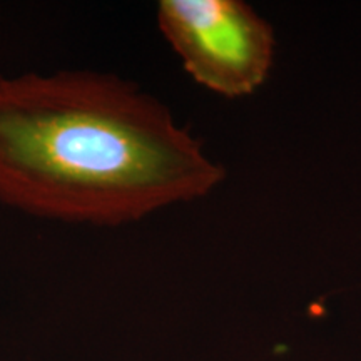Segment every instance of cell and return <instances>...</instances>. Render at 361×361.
<instances>
[{
    "instance_id": "1",
    "label": "cell",
    "mask_w": 361,
    "mask_h": 361,
    "mask_svg": "<svg viewBox=\"0 0 361 361\" xmlns=\"http://www.w3.org/2000/svg\"><path fill=\"white\" fill-rule=\"evenodd\" d=\"M224 178L151 94L99 71L0 75V204L116 228L196 201Z\"/></svg>"
},
{
    "instance_id": "2",
    "label": "cell",
    "mask_w": 361,
    "mask_h": 361,
    "mask_svg": "<svg viewBox=\"0 0 361 361\" xmlns=\"http://www.w3.org/2000/svg\"><path fill=\"white\" fill-rule=\"evenodd\" d=\"M162 35L202 87L226 97L255 92L268 78L274 35L268 22L239 0H162Z\"/></svg>"
}]
</instances>
